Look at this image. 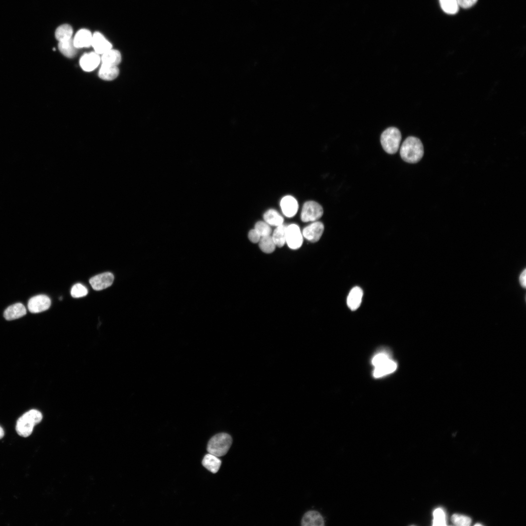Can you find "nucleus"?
Masks as SVG:
<instances>
[{"instance_id": "obj_1", "label": "nucleus", "mask_w": 526, "mask_h": 526, "mask_svg": "<svg viewBox=\"0 0 526 526\" xmlns=\"http://www.w3.org/2000/svg\"><path fill=\"white\" fill-rule=\"evenodd\" d=\"M402 159L409 163L419 161L424 154V147L421 140L414 136L408 137L403 142L400 150Z\"/></svg>"}, {"instance_id": "obj_2", "label": "nucleus", "mask_w": 526, "mask_h": 526, "mask_svg": "<svg viewBox=\"0 0 526 526\" xmlns=\"http://www.w3.org/2000/svg\"><path fill=\"white\" fill-rule=\"evenodd\" d=\"M42 419V413L38 410L32 409L20 416L17 421L16 430L18 434L24 437L30 435L35 426Z\"/></svg>"}, {"instance_id": "obj_3", "label": "nucleus", "mask_w": 526, "mask_h": 526, "mask_svg": "<svg viewBox=\"0 0 526 526\" xmlns=\"http://www.w3.org/2000/svg\"><path fill=\"white\" fill-rule=\"evenodd\" d=\"M232 443L231 436L226 433H220L213 436L209 441L207 450L209 453L217 457L225 455Z\"/></svg>"}, {"instance_id": "obj_4", "label": "nucleus", "mask_w": 526, "mask_h": 526, "mask_svg": "<svg viewBox=\"0 0 526 526\" xmlns=\"http://www.w3.org/2000/svg\"><path fill=\"white\" fill-rule=\"evenodd\" d=\"M401 140L400 131L396 128L392 127L383 132L380 137V142L384 150L389 154H394L398 150Z\"/></svg>"}, {"instance_id": "obj_5", "label": "nucleus", "mask_w": 526, "mask_h": 526, "mask_svg": "<svg viewBox=\"0 0 526 526\" xmlns=\"http://www.w3.org/2000/svg\"><path fill=\"white\" fill-rule=\"evenodd\" d=\"M323 213V209L320 204L314 201H309L302 207L301 218L303 222H313L319 220Z\"/></svg>"}, {"instance_id": "obj_6", "label": "nucleus", "mask_w": 526, "mask_h": 526, "mask_svg": "<svg viewBox=\"0 0 526 526\" xmlns=\"http://www.w3.org/2000/svg\"><path fill=\"white\" fill-rule=\"evenodd\" d=\"M303 236L299 227L296 224H291L286 227V243L292 249L299 248L302 245Z\"/></svg>"}, {"instance_id": "obj_7", "label": "nucleus", "mask_w": 526, "mask_h": 526, "mask_svg": "<svg viewBox=\"0 0 526 526\" xmlns=\"http://www.w3.org/2000/svg\"><path fill=\"white\" fill-rule=\"evenodd\" d=\"M51 300L45 295L32 297L28 302V309L32 313H38L47 310L50 306Z\"/></svg>"}, {"instance_id": "obj_8", "label": "nucleus", "mask_w": 526, "mask_h": 526, "mask_svg": "<svg viewBox=\"0 0 526 526\" xmlns=\"http://www.w3.org/2000/svg\"><path fill=\"white\" fill-rule=\"evenodd\" d=\"M323 224L319 221L312 223L304 227L302 234L306 240L311 242H317L320 238L324 231Z\"/></svg>"}, {"instance_id": "obj_9", "label": "nucleus", "mask_w": 526, "mask_h": 526, "mask_svg": "<svg viewBox=\"0 0 526 526\" xmlns=\"http://www.w3.org/2000/svg\"><path fill=\"white\" fill-rule=\"evenodd\" d=\"M113 280L114 276L112 273L105 272L93 277L89 282L94 290L99 291L110 286Z\"/></svg>"}, {"instance_id": "obj_10", "label": "nucleus", "mask_w": 526, "mask_h": 526, "mask_svg": "<svg viewBox=\"0 0 526 526\" xmlns=\"http://www.w3.org/2000/svg\"><path fill=\"white\" fill-rule=\"evenodd\" d=\"M91 46L98 55H102L112 48L111 43L98 32H95L93 35Z\"/></svg>"}, {"instance_id": "obj_11", "label": "nucleus", "mask_w": 526, "mask_h": 526, "mask_svg": "<svg viewBox=\"0 0 526 526\" xmlns=\"http://www.w3.org/2000/svg\"><path fill=\"white\" fill-rule=\"evenodd\" d=\"M101 58L99 55L94 52L86 53L82 56L79 63L82 69L87 72L95 69L99 65Z\"/></svg>"}, {"instance_id": "obj_12", "label": "nucleus", "mask_w": 526, "mask_h": 526, "mask_svg": "<svg viewBox=\"0 0 526 526\" xmlns=\"http://www.w3.org/2000/svg\"><path fill=\"white\" fill-rule=\"evenodd\" d=\"M280 206L283 214L287 217L294 216L298 209L296 199L290 195L283 197L281 201Z\"/></svg>"}, {"instance_id": "obj_13", "label": "nucleus", "mask_w": 526, "mask_h": 526, "mask_svg": "<svg viewBox=\"0 0 526 526\" xmlns=\"http://www.w3.org/2000/svg\"><path fill=\"white\" fill-rule=\"evenodd\" d=\"M93 35L86 29H81L75 34L73 42L76 48L88 47L91 46Z\"/></svg>"}, {"instance_id": "obj_14", "label": "nucleus", "mask_w": 526, "mask_h": 526, "mask_svg": "<svg viewBox=\"0 0 526 526\" xmlns=\"http://www.w3.org/2000/svg\"><path fill=\"white\" fill-rule=\"evenodd\" d=\"M397 364L392 358L389 359L382 364L375 367L373 375L375 378H380L394 372Z\"/></svg>"}, {"instance_id": "obj_15", "label": "nucleus", "mask_w": 526, "mask_h": 526, "mask_svg": "<svg viewBox=\"0 0 526 526\" xmlns=\"http://www.w3.org/2000/svg\"><path fill=\"white\" fill-rule=\"evenodd\" d=\"M26 314V309L21 303H17L8 307L4 311L3 316L8 320L16 319L22 317Z\"/></svg>"}, {"instance_id": "obj_16", "label": "nucleus", "mask_w": 526, "mask_h": 526, "mask_svg": "<svg viewBox=\"0 0 526 526\" xmlns=\"http://www.w3.org/2000/svg\"><path fill=\"white\" fill-rule=\"evenodd\" d=\"M363 297V291L358 286L353 287L350 291L347 298V304L352 311L356 310L360 306Z\"/></svg>"}, {"instance_id": "obj_17", "label": "nucleus", "mask_w": 526, "mask_h": 526, "mask_svg": "<svg viewBox=\"0 0 526 526\" xmlns=\"http://www.w3.org/2000/svg\"><path fill=\"white\" fill-rule=\"evenodd\" d=\"M301 525L302 526H323L324 520L321 514L318 511L310 510L303 516Z\"/></svg>"}, {"instance_id": "obj_18", "label": "nucleus", "mask_w": 526, "mask_h": 526, "mask_svg": "<svg viewBox=\"0 0 526 526\" xmlns=\"http://www.w3.org/2000/svg\"><path fill=\"white\" fill-rule=\"evenodd\" d=\"M119 74V69L117 66L102 64L98 72L99 77L105 80H112L115 78Z\"/></svg>"}, {"instance_id": "obj_19", "label": "nucleus", "mask_w": 526, "mask_h": 526, "mask_svg": "<svg viewBox=\"0 0 526 526\" xmlns=\"http://www.w3.org/2000/svg\"><path fill=\"white\" fill-rule=\"evenodd\" d=\"M202 464L208 470L215 473L220 468L221 461L218 458V457L208 453L204 456L202 461Z\"/></svg>"}, {"instance_id": "obj_20", "label": "nucleus", "mask_w": 526, "mask_h": 526, "mask_svg": "<svg viewBox=\"0 0 526 526\" xmlns=\"http://www.w3.org/2000/svg\"><path fill=\"white\" fill-rule=\"evenodd\" d=\"M101 60L103 64L117 66L121 61V56L118 51L111 49L102 55Z\"/></svg>"}, {"instance_id": "obj_21", "label": "nucleus", "mask_w": 526, "mask_h": 526, "mask_svg": "<svg viewBox=\"0 0 526 526\" xmlns=\"http://www.w3.org/2000/svg\"><path fill=\"white\" fill-rule=\"evenodd\" d=\"M58 49L60 52L65 56L72 58L76 54L77 49L73 42V39L58 42Z\"/></svg>"}, {"instance_id": "obj_22", "label": "nucleus", "mask_w": 526, "mask_h": 526, "mask_svg": "<svg viewBox=\"0 0 526 526\" xmlns=\"http://www.w3.org/2000/svg\"><path fill=\"white\" fill-rule=\"evenodd\" d=\"M264 221L270 225L277 226L283 224V218L276 210L271 209L263 214Z\"/></svg>"}, {"instance_id": "obj_23", "label": "nucleus", "mask_w": 526, "mask_h": 526, "mask_svg": "<svg viewBox=\"0 0 526 526\" xmlns=\"http://www.w3.org/2000/svg\"><path fill=\"white\" fill-rule=\"evenodd\" d=\"M286 227L287 226L282 224L276 226L273 231L272 238L276 246L281 247L286 243Z\"/></svg>"}, {"instance_id": "obj_24", "label": "nucleus", "mask_w": 526, "mask_h": 526, "mask_svg": "<svg viewBox=\"0 0 526 526\" xmlns=\"http://www.w3.org/2000/svg\"><path fill=\"white\" fill-rule=\"evenodd\" d=\"M73 33L72 27L69 24H64L57 28L55 37L58 42L63 41L71 38Z\"/></svg>"}, {"instance_id": "obj_25", "label": "nucleus", "mask_w": 526, "mask_h": 526, "mask_svg": "<svg viewBox=\"0 0 526 526\" xmlns=\"http://www.w3.org/2000/svg\"><path fill=\"white\" fill-rule=\"evenodd\" d=\"M259 245L261 250L266 253L273 252L276 247V245L270 235L261 237L259 241Z\"/></svg>"}, {"instance_id": "obj_26", "label": "nucleus", "mask_w": 526, "mask_h": 526, "mask_svg": "<svg viewBox=\"0 0 526 526\" xmlns=\"http://www.w3.org/2000/svg\"><path fill=\"white\" fill-rule=\"evenodd\" d=\"M442 10L449 14H455L458 11L456 0H439Z\"/></svg>"}, {"instance_id": "obj_27", "label": "nucleus", "mask_w": 526, "mask_h": 526, "mask_svg": "<svg viewBox=\"0 0 526 526\" xmlns=\"http://www.w3.org/2000/svg\"><path fill=\"white\" fill-rule=\"evenodd\" d=\"M391 358V357L389 352H388L386 350H383L378 352L374 356L372 359L371 363L374 367H376Z\"/></svg>"}, {"instance_id": "obj_28", "label": "nucleus", "mask_w": 526, "mask_h": 526, "mask_svg": "<svg viewBox=\"0 0 526 526\" xmlns=\"http://www.w3.org/2000/svg\"><path fill=\"white\" fill-rule=\"evenodd\" d=\"M433 526L446 525L445 513L442 508H437L435 509L433 512Z\"/></svg>"}, {"instance_id": "obj_29", "label": "nucleus", "mask_w": 526, "mask_h": 526, "mask_svg": "<svg viewBox=\"0 0 526 526\" xmlns=\"http://www.w3.org/2000/svg\"><path fill=\"white\" fill-rule=\"evenodd\" d=\"M254 229L258 232L261 237L270 235L271 228L270 225L265 221H258L255 225Z\"/></svg>"}, {"instance_id": "obj_30", "label": "nucleus", "mask_w": 526, "mask_h": 526, "mask_svg": "<svg viewBox=\"0 0 526 526\" xmlns=\"http://www.w3.org/2000/svg\"><path fill=\"white\" fill-rule=\"evenodd\" d=\"M88 294L87 288L81 283H76L71 289V294L74 298L84 297Z\"/></svg>"}, {"instance_id": "obj_31", "label": "nucleus", "mask_w": 526, "mask_h": 526, "mask_svg": "<svg viewBox=\"0 0 526 526\" xmlns=\"http://www.w3.org/2000/svg\"><path fill=\"white\" fill-rule=\"evenodd\" d=\"M453 523L457 526H468L471 523L470 517L459 514H454L451 517Z\"/></svg>"}, {"instance_id": "obj_32", "label": "nucleus", "mask_w": 526, "mask_h": 526, "mask_svg": "<svg viewBox=\"0 0 526 526\" xmlns=\"http://www.w3.org/2000/svg\"><path fill=\"white\" fill-rule=\"evenodd\" d=\"M248 237L251 242L257 243L259 242L261 237L255 229H253L249 231Z\"/></svg>"}, {"instance_id": "obj_33", "label": "nucleus", "mask_w": 526, "mask_h": 526, "mask_svg": "<svg viewBox=\"0 0 526 526\" xmlns=\"http://www.w3.org/2000/svg\"><path fill=\"white\" fill-rule=\"evenodd\" d=\"M458 6L464 8H468L473 6L478 0H456Z\"/></svg>"}, {"instance_id": "obj_34", "label": "nucleus", "mask_w": 526, "mask_h": 526, "mask_svg": "<svg viewBox=\"0 0 526 526\" xmlns=\"http://www.w3.org/2000/svg\"><path fill=\"white\" fill-rule=\"evenodd\" d=\"M526 269H525L524 270V271L521 273V275H520V277H519L520 283L521 286L522 287H523L524 288H525L526 285Z\"/></svg>"}, {"instance_id": "obj_35", "label": "nucleus", "mask_w": 526, "mask_h": 526, "mask_svg": "<svg viewBox=\"0 0 526 526\" xmlns=\"http://www.w3.org/2000/svg\"><path fill=\"white\" fill-rule=\"evenodd\" d=\"M4 435V432L3 428L0 426V439H1Z\"/></svg>"}, {"instance_id": "obj_36", "label": "nucleus", "mask_w": 526, "mask_h": 526, "mask_svg": "<svg viewBox=\"0 0 526 526\" xmlns=\"http://www.w3.org/2000/svg\"><path fill=\"white\" fill-rule=\"evenodd\" d=\"M475 526H482V525L481 524L478 523V524H475Z\"/></svg>"}]
</instances>
